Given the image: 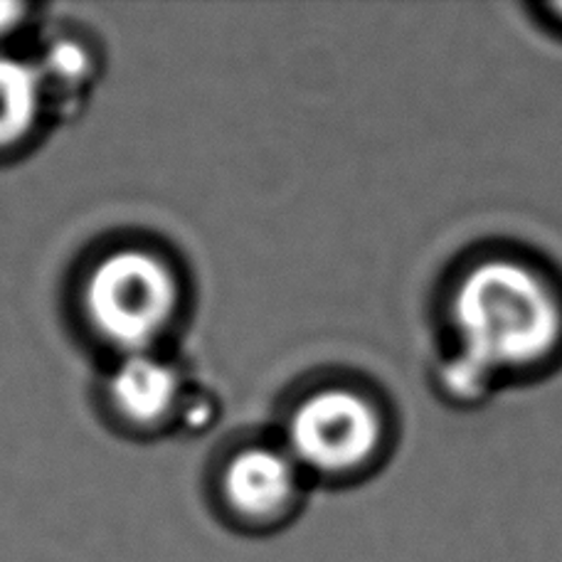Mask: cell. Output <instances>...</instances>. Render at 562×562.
Returning <instances> with one entry per match:
<instances>
[{
  "mask_svg": "<svg viewBox=\"0 0 562 562\" xmlns=\"http://www.w3.org/2000/svg\"><path fill=\"white\" fill-rule=\"evenodd\" d=\"M540 15L546 18L548 27L553 30V33L562 35V3H550V5H538L536 8Z\"/></svg>",
  "mask_w": 562,
  "mask_h": 562,
  "instance_id": "7",
  "label": "cell"
},
{
  "mask_svg": "<svg viewBox=\"0 0 562 562\" xmlns=\"http://www.w3.org/2000/svg\"><path fill=\"white\" fill-rule=\"evenodd\" d=\"M447 318L461 366L488 383L543 375L562 358V284L524 255L491 252L461 267Z\"/></svg>",
  "mask_w": 562,
  "mask_h": 562,
  "instance_id": "1",
  "label": "cell"
},
{
  "mask_svg": "<svg viewBox=\"0 0 562 562\" xmlns=\"http://www.w3.org/2000/svg\"><path fill=\"white\" fill-rule=\"evenodd\" d=\"M40 114V75L13 57H0V148L30 134Z\"/></svg>",
  "mask_w": 562,
  "mask_h": 562,
  "instance_id": "6",
  "label": "cell"
},
{
  "mask_svg": "<svg viewBox=\"0 0 562 562\" xmlns=\"http://www.w3.org/2000/svg\"><path fill=\"white\" fill-rule=\"evenodd\" d=\"M223 491L239 518L257 526L277 524L299 506L304 471L286 449L249 447L229 461Z\"/></svg>",
  "mask_w": 562,
  "mask_h": 562,
  "instance_id": "4",
  "label": "cell"
},
{
  "mask_svg": "<svg viewBox=\"0 0 562 562\" xmlns=\"http://www.w3.org/2000/svg\"><path fill=\"white\" fill-rule=\"evenodd\" d=\"M390 413L383 397L353 380L316 387L294 407L286 451L304 474L353 481L373 471L390 449Z\"/></svg>",
  "mask_w": 562,
  "mask_h": 562,
  "instance_id": "2",
  "label": "cell"
},
{
  "mask_svg": "<svg viewBox=\"0 0 562 562\" xmlns=\"http://www.w3.org/2000/svg\"><path fill=\"white\" fill-rule=\"evenodd\" d=\"M112 403L136 425H154L166 417L178 397V375L160 360L132 353L112 375Z\"/></svg>",
  "mask_w": 562,
  "mask_h": 562,
  "instance_id": "5",
  "label": "cell"
},
{
  "mask_svg": "<svg viewBox=\"0 0 562 562\" xmlns=\"http://www.w3.org/2000/svg\"><path fill=\"white\" fill-rule=\"evenodd\" d=\"M87 314L109 344L144 353L178 306V284L164 259L122 249L94 267L85 291Z\"/></svg>",
  "mask_w": 562,
  "mask_h": 562,
  "instance_id": "3",
  "label": "cell"
}]
</instances>
